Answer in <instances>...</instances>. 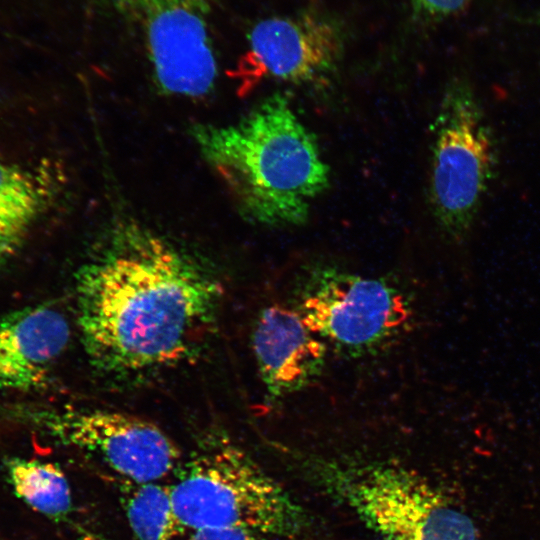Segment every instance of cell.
Here are the masks:
<instances>
[{
  "label": "cell",
  "instance_id": "2",
  "mask_svg": "<svg viewBox=\"0 0 540 540\" xmlns=\"http://www.w3.org/2000/svg\"><path fill=\"white\" fill-rule=\"evenodd\" d=\"M190 134L239 212L254 224H304L329 186V166L314 134L281 93L234 122L195 124Z\"/></svg>",
  "mask_w": 540,
  "mask_h": 540
},
{
  "label": "cell",
  "instance_id": "6",
  "mask_svg": "<svg viewBox=\"0 0 540 540\" xmlns=\"http://www.w3.org/2000/svg\"><path fill=\"white\" fill-rule=\"evenodd\" d=\"M429 200L443 233H470L496 168L492 132L472 88L456 81L444 92L433 123Z\"/></svg>",
  "mask_w": 540,
  "mask_h": 540
},
{
  "label": "cell",
  "instance_id": "8",
  "mask_svg": "<svg viewBox=\"0 0 540 540\" xmlns=\"http://www.w3.org/2000/svg\"><path fill=\"white\" fill-rule=\"evenodd\" d=\"M209 4L210 0H153L139 10L153 74L163 92L198 98L212 91L218 72Z\"/></svg>",
  "mask_w": 540,
  "mask_h": 540
},
{
  "label": "cell",
  "instance_id": "12",
  "mask_svg": "<svg viewBox=\"0 0 540 540\" xmlns=\"http://www.w3.org/2000/svg\"><path fill=\"white\" fill-rule=\"evenodd\" d=\"M47 199L34 175L0 161V271L21 249Z\"/></svg>",
  "mask_w": 540,
  "mask_h": 540
},
{
  "label": "cell",
  "instance_id": "11",
  "mask_svg": "<svg viewBox=\"0 0 540 540\" xmlns=\"http://www.w3.org/2000/svg\"><path fill=\"white\" fill-rule=\"evenodd\" d=\"M65 314L52 303H39L0 315V389H44L70 341Z\"/></svg>",
  "mask_w": 540,
  "mask_h": 540
},
{
  "label": "cell",
  "instance_id": "17",
  "mask_svg": "<svg viewBox=\"0 0 540 540\" xmlns=\"http://www.w3.org/2000/svg\"><path fill=\"white\" fill-rule=\"evenodd\" d=\"M114 2L121 4L123 6L133 7L136 10H140L146 4L153 0H113Z\"/></svg>",
  "mask_w": 540,
  "mask_h": 540
},
{
  "label": "cell",
  "instance_id": "7",
  "mask_svg": "<svg viewBox=\"0 0 540 540\" xmlns=\"http://www.w3.org/2000/svg\"><path fill=\"white\" fill-rule=\"evenodd\" d=\"M14 412L60 443L98 457L130 482L158 481L180 465L181 452L169 435L135 415L94 408Z\"/></svg>",
  "mask_w": 540,
  "mask_h": 540
},
{
  "label": "cell",
  "instance_id": "16",
  "mask_svg": "<svg viewBox=\"0 0 540 540\" xmlns=\"http://www.w3.org/2000/svg\"><path fill=\"white\" fill-rule=\"evenodd\" d=\"M189 540H262L260 534L244 528L229 527L195 530Z\"/></svg>",
  "mask_w": 540,
  "mask_h": 540
},
{
  "label": "cell",
  "instance_id": "13",
  "mask_svg": "<svg viewBox=\"0 0 540 540\" xmlns=\"http://www.w3.org/2000/svg\"><path fill=\"white\" fill-rule=\"evenodd\" d=\"M8 481L15 495L35 511L60 519L72 507L68 480L53 463L13 457L6 461Z\"/></svg>",
  "mask_w": 540,
  "mask_h": 540
},
{
  "label": "cell",
  "instance_id": "3",
  "mask_svg": "<svg viewBox=\"0 0 540 540\" xmlns=\"http://www.w3.org/2000/svg\"><path fill=\"white\" fill-rule=\"evenodd\" d=\"M170 491L183 529L238 527L294 537L306 525L301 506L221 430L199 440Z\"/></svg>",
  "mask_w": 540,
  "mask_h": 540
},
{
  "label": "cell",
  "instance_id": "10",
  "mask_svg": "<svg viewBox=\"0 0 540 540\" xmlns=\"http://www.w3.org/2000/svg\"><path fill=\"white\" fill-rule=\"evenodd\" d=\"M251 342L271 401L304 390L324 371L328 346L292 306L275 303L264 307L254 321Z\"/></svg>",
  "mask_w": 540,
  "mask_h": 540
},
{
  "label": "cell",
  "instance_id": "9",
  "mask_svg": "<svg viewBox=\"0 0 540 540\" xmlns=\"http://www.w3.org/2000/svg\"><path fill=\"white\" fill-rule=\"evenodd\" d=\"M247 76L294 84L318 82L335 69L343 34L332 20L315 14L272 16L249 31Z\"/></svg>",
  "mask_w": 540,
  "mask_h": 540
},
{
  "label": "cell",
  "instance_id": "1",
  "mask_svg": "<svg viewBox=\"0 0 540 540\" xmlns=\"http://www.w3.org/2000/svg\"><path fill=\"white\" fill-rule=\"evenodd\" d=\"M77 322L91 363L114 376L170 368L212 332L219 282L171 242L116 224L75 276Z\"/></svg>",
  "mask_w": 540,
  "mask_h": 540
},
{
  "label": "cell",
  "instance_id": "15",
  "mask_svg": "<svg viewBox=\"0 0 540 540\" xmlns=\"http://www.w3.org/2000/svg\"><path fill=\"white\" fill-rule=\"evenodd\" d=\"M413 12L421 18L441 19L462 10L470 0H409Z\"/></svg>",
  "mask_w": 540,
  "mask_h": 540
},
{
  "label": "cell",
  "instance_id": "5",
  "mask_svg": "<svg viewBox=\"0 0 540 540\" xmlns=\"http://www.w3.org/2000/svg\"><path fill=\"white\" fill-rule=\"evenodd\" d=\"M292 300L305 324L349 358L388 348L409 330L414 317L410 298L395 283L332 264L305 267Z\"/></svg>",
  "mask_w": 540,
  "mask_h": 540
},
{
  "label": "cell",
  "instance_id": "4",
  "mask_svg": "<svg viewBox=\"0 0 540 540\" xmlns=\"http://www.w3.org/2000/svg\"><path fill=\"white\" fill-rule=\"evenodd\" d=\"M303 460L308 475L354 511L374 540H477L470 517L410 468L378 460Z\"/></svg>",
  "mask_w": 540,
  "mask_h": 540
},
{
  "label": "cell",
  "instance_id": "14",
  "mask_svg": "<svg viewBox=\"0 0 540 540\" xmlns=\"http://www.w3.org/2000/svg\"><path fill=\"white\" fill-rule=\"evenodd\" d=\"M129 525L138 540H171L183 527L174 511L170 486L135 483L124 495Z\"/></svg>",
  "mask_w": 540,
  "mask_h": 540
}]
</instances>
